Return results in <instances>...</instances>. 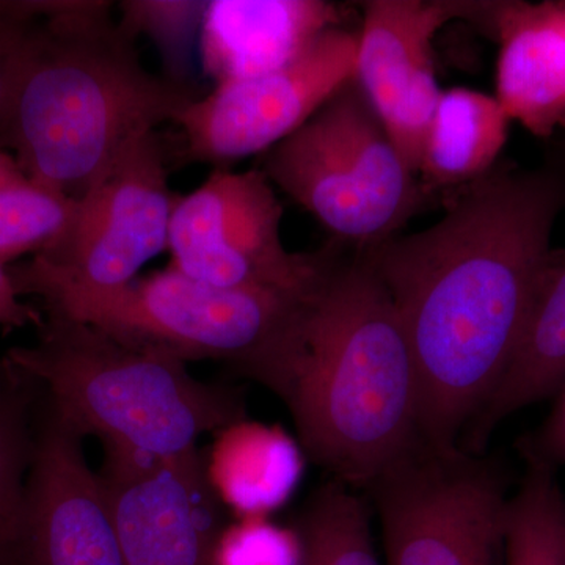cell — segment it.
<instances>
[{
    "label": "cell",
    "mask_w": 565,
    "mask_h": 565,
    "mask_svg": "<svg viewBox=\"0 0 565 565\" xmlns=\"http://www.w3.org/2000/svg\"><path fill=\"white\" fill-rule=\"evenodd\" d=\"M565 180L552 170H492L449 200L430 228L364 248L414 353L419 437L459 451L564 262L552 248Z\"/></svg>",
    "instance_id": "1"
},
{
    "label": "cell",
    "mask_w": 565,
    "mask_h": 565,
    "mask_svg": "<svg viewBox=\"0 0 565 565\" xmlns=\"http://www.w3.org/2000/svg\"><path fill=\"white\" fill-rule=\"evenodd\" d=\"M136 39L98 0H44L0 148L29 181L79 199L134 140L200 96L145 68Z\"/></svg>",
    "instance_id": "2"
},
{
    "label": "cell",
    "mask_w": 565,
    "mask_h": 565,
    "mask_svg": "<svg viewBox=\"0 0 565 565\" xmlns=\"http://www.w3.org/2000/svg\"><path fill=\"white\" fill-rule=\"evenodd\" d=\"M273 393L308 457L355 490H366L422 440L414 353L366 253L334 262Z\"/></svg>",
    "instance_id": "3"
},
{
    "label": "cell",
    "mask_w": 565,
    "mask_h": 565,
    "mask_svg": "<svg viewBox=\"0 0 565 565\" xmlns=\"http://www.w3.org/2000/svg\"><path fill=\"white\" fill-rule=\"evenodd\" d=\"M6 360L102 445L177 457L196 451L202 435L245 422L237 388L199 381L180 360L121 343L61 311L43 308L35 343L10 349Z\"/></svg>",
    "instance_id": "4"
},
{
    "label": "cell",
    "mask_w": 565,
    "mask_h": 565,
    "mask_svg": "<svg viewBox=\"0 0 565 565\" xmlns=\"http://www.w3.org/2000/svg\"><path fill=\"white\" fill-rule=\"evenodd\" d=\"M316 289L217 288L169 266L120 288L32 285L21 296H35L41 308L90 323L143 351L185 364H226L274 392L299 343Z\"/></svg>",
    "instance_id": "5"
},
{
    "label": "cell",
    "mask_w": 565,
    "mask_h": 565,
    "mask_svg": "<svg viewBox=\"0 0 565 565\" xmlns=\"http://www.w3.org/2000/svg\"><path fill=\"white\" fill-rule=\"evenodd\" d=\"M263 172L334 236L364 248L392 239L426 203L355 79L275 145Z\"/></svg>",
    "instance_id": "6"
},
{
    "label": "cell",
    "mask_w": 565,
    "mask_h": 565,
    "mask_svg": "<svg viewBox=\"0 0 565 565\" xmlns=\"http://www.w3.org/2000/svg\"><path fill=\"white\" fill-rule=\"evenodd\" d=\"M384 565H504L509 497L484 455L419 440L367 487Z\"/></svg>",
    "instance_id": "7"
},
{
    "label": "cell",
    "mask_w": 565,
    "mask_h": 565,
    "mask_svg": "<svg viewBox=\"0 0 565 565\" xmlns=\"http://www.w3.org/2000/svg\"><path fill=\"white\" fill-rule=\"evenodd\" d=\"M167 162L158 131L134 140L76 199L61 239L9 267L17 291L32 285L114 289L136 280L145 264L169 248L178 196L169 188Z\"/></svg>",
    "instance_id": "8"
},
{
    "label": "cell",
    "mask_w": 565,
    "mask_h": 565,
    "mask_svg": "<svg viewBox=\"0 0 565 565\" xmlns=\"http://www.w3.org/2000/svg\"><path fill=\"white\" fill-rule=\"evenodd\" d=\"M281 218L280 200L263 170H215L174 203L170 267L217 288L313 291L334 259L286 250Z\"/></svg>",
    "instance_id": "9"
},
{
    "label": "cell",
    "mask_w": 565,
    "mask_h": 565,
    "mask_svg": "<svg viewBox=\"0 0 565 565\" xmlns=\"http://www.w3.org/2000/svg\"><path fill=\"white\" fill-rule=\"evenodd\" d=\"M356 47L359 33L332 28L273 73L215 85L177 121L181 158L225 166L273 150L355 79Z\"/></svg>",
    "instance_id": "10"
},
{
    "label": "cell",
    "mask_w": 565,
    "mask_h": 565,
    "mask_svg": "<svg viewBox=\"0 0 565 565\" xmlns=\"http://www.w3.org/2000/svg\"><path fill=\"white\" fill-rule=\"evenodd\" d=\"M103 451L98 473L125 565H215L225 527L199 449L161 457L106 444Z\"/></svg>",
    "instance_id": "11"
},
{
    "label": "cell",
    "mask_w": 565,
    "mask_h": 565,
    "mask_svg": "<svg viewBox=\"0 0 565 565\" xmlns=\"http://www.w3.org/2000/svg\"><path fill=\"white\" fill-rule=\"evenodd\" d=\"M486 3L373 0L364 3L355 81L408 169L418 177L440 99L434 39L455 18L481 20Z\"/></svg>",
    "instance_id": "12"
},
{
    "label": "cell",
    "mask_w": 565,
    "mask_h": 565,
    "mask_svg": "<svg viewBox=\"0 0 565 565\" xmlns=\"http://www.w3.org/2000/svg\"><path fill=\"white\" fill-rule=\"evenodd\" d=\"M22 565H125L109 497L84 435L44 404L25 501Z\"/></svg>",
    "instance_id": "13"
},
{
    "label": "cell",
    "mask_w": 565,
    "mask_h": 565,
    "mask_svg": "<svg viewBox=\"0 0 565 565\" xmlns=\"http://www.w3.org/2000/svg\"><path fill=\"white\" fill-rule=\"evenodd\" d=\"M340 22V9L322 0H214L200 62L215 85L255 79L294 61Z\"/></svg>",
    "instance_id": "14"
},
{
    "label": "cell",
    "mask_w": 565,
    "mask_h": 565,
    "mask_svg": "<svg viewBox=\"0 0 565 565\" xmlns=\"http://www.w3.org/2000/svg\"><path fill=\"white\" fill-rule=\"evenodd\" d=\"M484 20L500 41L498 103L537 137L565 128V2H498Z\"/></svg>",
    "instance_id": "15"
},
{
    "label": "cell",
    "mask_w": 565,
    "mask_h": 565,
    "mask_svg": "<svg viewBox=\"0 0 565 565\" xmlns=\"http://www.w3.org/2000/svg\"><path fill=\"white\" fill-rule=\"evenodd\" d=\"M565 381V259L535 300L525 332L500 384L470 424L460 449L484 455L490 435L509 416L555 396Z\"/></svg>",
    "instance_id": "16"
},
{
    "label": "cell",
    "mask_w": 565,
    "mask_h": 565,
    "mask_svg": "<svg viewBox=\"0 0 565 565\" xmlns=\"http://www.w3.org/2000/svg\"><path fill=\"white\" fill-rule=\"evenodd\" d=\"M509 122L494 96L470 88L441 92L418 170L427 195L457 191L492 172L508 140Z\"/></svg>",
    "instance_id": "17"
},
{
    "label": "cell",
    "mask_w": 565,
    "mask_h": 565,
    "mask_svg": "<svg viewBox=\"0 0 565 565\" xmlns=\"http://www.w3.org/2000/svg\"><path fill=\"white\" fill-rule=\"evenodd\" d=\"M31 392V382L9 363V371L0 379V565H22L28 479L35 438L29 419Z\"/></svg>",
    "instance_id": "18"
},
{
    "label": "cell",
    "mask_w": 565,
    "mask_h": 565,
    "mask_svg": "<svg viewBox=\"0 0 565 565\" xmlns=\"http://www.w3.org/2000/svg\"><path fill=\"white\" fill-rule=\"evenodd\" d=\"M296 534L302 565H384L375 552L370 505L334 479L311 494Z\"/></svg>",
    "instance_id": "19"
},
{
    "label": "cell",
    "mask_w": 565,
    "mask_h": 565,
    "mask_svg": "<svg viewBox=\"0 0 565 565\" xmlns=\"http://www.w3.org/2000/svg\"><path fill=\"white\" fill-rule=\"evenodd\" d=\"M505 516L504 565H565V497L555 467L526 456Z\"/></svg>",
    "instance_id": "20"
},
{
    "label": "cell",
    "mask_w": 565,
    "mask_h": 565,
    "mask_svg": "<svg viewBox=\"0 0 565 565\" xmlns=\"http://www.w3.org/2000/svg\"><path fill=\"white\" fill-rule=\"evenodd\" d=\"M207 7L206 0H126L118 7V24L132 39L152 41L166 79L192 88Z\"/></svg>",
    "instance_id": "21"
},
{
    "label": "cell",
    "mask_w": 565,
    "mask_h": 565,
    "mask_svg": "<svg viewBox=\"0 0 565 565\" xmlns=\"http://www.w3.org/2000/svg\"><path fill=\"white\" fill-rule=\"evenodd\" d=\"M76 199L24 182L0 189V266L9 269L24 256L41 255L65 234Z\"/></svg>",
    "instance_id": "22"
},
{
    "label": "cell",
    "mask_w": 565,
    "mask_h": 565,
    "mask_svg": "<svg viewBox=\"0 0 565 565\" xmlns=\"http://www.w3.org/2000/svg\"><path fill=\"white\" fill-rule=\"evenodd\" d=\"M215 565H302V548L297 534L248 522L223 530Z\"/></svg>",
    "instance_id": "23"
},
{
    "label": "cell",
    "mask_w": 565,
    "mask_h": 565,
    "mask_svg": "<svg viewBox=\"0 0 565 565\" xmlns=\"http://www.w3.org/2000/svg\"><path fill=\"white\" fill-rule=\"evenodd\" d=\"M44 10V0H0V129L9 111L25 47Z\"/></svg>",
    "instance_id": "24"
},
{
    "label": "cell",
    "mask_w": 565,
    "mask_h": 565,
    "mask_svg": "<svg viewBox=\"0 0 565 565\" xmlns=\"http://www.w3.org/2000/svg\"><path fill=\"white\" fill-rule=\"evenodd\" d=\"M555 396L552 412L525 446L526 456L544 460L552 467L565 465V381Z\"/></svg>",
    "instance_id": "25"
},
{
    "label": "cell",
    "mask_w": 565,
    "mask_h": 565,
    "mask_svg": "<svg viewBox=\"0 0 565 565\" xmlns=\"http://www.w3.org/2000/svg\"><path fill=\"white\" fill-rule=\"evenodd\" d=\"M24 297L14 288L9 269L0 266V327L6 330L39 327L43 322V311L24 302Z\"/></svg>",
    "instance_id": "26"
},
{
    "label": "cell",
    "mask_w": 565,
    "mask_h": 565,
    "mask_svg": "<svg viewBox=\"0 0 565 565\" xmlns=\"http://www.w3.org/2000/svg\"><path fill=\"white\" fill-rule=\"evenodd\" d=\"M24 182H29V180L21 172L13 156L0 148V189L13 188V185L24 184Z\"/></svg>",
    "instance_id": "27"
},
{
    "label": "cell",
    "mask_w": 565,
    "mask_h": 565,
    "mask_svg": "<svg viewBox=\"0 0 565 565\" xmlns=\"http://www.w3.org/2000/svg\"><path fill=\"white\" fill-rule=\"evenodd\" d=\"M7 371H9V363H7L6 360H2V362H0V379L7 374Z\"/></svg>",
    "instance_id": "28"
}]
</instances>
